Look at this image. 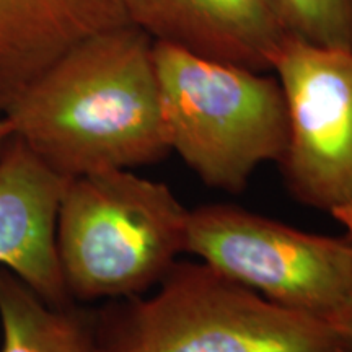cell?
I'll list each match as a JSON object with an SVG mask.
<instances>
[{
    "label": "cell",
    "instance_id": "cell-1",
    "mask_svg": "<svg viewBox=\"0 0 352 352\" xmlns=\"http://www.w3.org/2000/svg\"><path fill=\"white\" fill-rule=\"evenodd\" d=\"M2 116L16 139L67 179L152 165L170 153L153 39L132 23L65 52Z\"/></svg>",
    "mask_w": 352,
    "mask_h": 352
},
{
    "label": "cell",
    "instance_id": "cell-2",
    "mask_svg": "<svg viewBox=\"0 0 352 352\" xmlns=\"http://www.w3.org/2000/svg\"><path fill=\"white\" fill-rule=\"evenodd\" d=\"M157 287L94 311L95 352H352L338 329L202 261L176 263Z\"/></svg>",
    "mask_w": 352,
    "mask_h": 352
},
{
    "label": "cell",
    "instance_id": "cell-3",
    "mask_svg": "<svg viewBox=\"0 0 352 352\" xmlns=\"http://www.w3.org/2000/svg\"><path fill=\"white\" fill-rule=\"evenodd\" d=\"M189 210L164 183L109 168L70 178L56 248L74 303L111 302L157 287L186 253Z\"/></svg>",
    "mask_w": 352,
    "mask_h": 352
},
{
    "label": "cell",
    "instance_id": "cell-4",
    "mask_svg": "<svg viewBox=\"0 0 352 352\" xmlns=\"http://www.w3.org/2000/svg\"><path fill=\"white\" fill-rule=\"evenodd\" d=\"M170 152L209 188L243 191L264 162L284 155L287 108L276 77L153 41Z\"/></svg>",
    "mask_w": 352,
    "mask_h": 352
},
{
    "label": "cell",
    "instance_id": "cell-5",
    "mask_svg": "<svg viewBox=\"0 0 352 352\" xmlns=\"http://www.w3.org/2000/svg\"><path fill=\"white\" fill-rule=\"evenodd\" d=\"M186 253L276 305L329 324L349 341V236L315 235L236 206L209 204L189 210Z\"/></svg>",
    "mask_w": 352,
    "mask_h": 352
},
{
    "label": "cell",
    "instance_id": "cell-6",
    "mask_svg": "<svg viewBox=\"0 0 352 352\" xmlns=\"http://www.w3.org/2000/svg\"><path fill=\"white\" fill-rule=\"evenodd\" d=\"M272 72L289 135L279 166L302 204L328 214L352 240V50L289 36Z\"/></svg>",
    "mask_w": 352,
    "mask_h": 352
},
{
    "label": "cell",
    "instance_id": "cell-7",
    "mask_svg": "<svg viewBox=\"0 0 352 352\" xmlns=\"http://www.w3.org/2000/svg\"><path fill=\"white\" fill-rule=\"evenodd\" d=\"M129 21L155 43L204 59L272 72L290 34L272 0H124Z\"/></svg>",
    "mask_w": 352,
    "mask_h": 352
},
{
    "label": "cell",
    "instance_id": "cell-8",
    "mask_svg": "<svg viewBox=\"0 0 352 352\" xmlns=\"http://www.w3.org/2000/svg\"><path fill=\"white\" fill-rule=\"evenodd\" d=\"M67 182L15 135L0 153V267L54 307L74 305L56 248L57 212Z\"/></svg>",
    "mask_w": 352,
    "mask_h": 352
},
{
    "label": "cell",
    "instance_id": "cell-9",
    "mask_svg": "<svg viewBox=\"0 0 352 352\" xmlns=\"http://www.w3.org/2000/svg\"><path fill=\"white\" fill-rule=\"evenodd\" d=\"M129 23L124 0H0V116L65 52Z\"/></svg>",
    "mask_w": 352,
    "mask_h": 352
},
{
    "label": "cell",
    "instance_id": "cell-10",
    "mask_svg": "<svg viewBox=\"0 0 352 352\" xmlns=\"http://www.w3.org/2000/svg\"><path fill=\"white\" fill-rule=\"evenodd\" d=\"M0 352H95L94 311L44 302L0 267Z\"/></svg>",
    "mask_w": 352,
    "mask_h": 352
},
{
    "label": "cell",
    "instance_id": "cell-11",
    "mask_svg": "<svg viewBox=\"0 0 352 352\" xmlns=\"http://www.w3.org/2000/svg\"><path fill=\"white\" fill-rule=\"evenodd\" d=\"M290 36L352 50L351 0H272Z\"/></svg>",
    "mask_w": 352,
    "mask_h": 352
},
{
    "label": "cell",
    "instance_id": "cell-12",
    "mask_svg": "<svg viewBox=\"0 0 352 352\" xmlns=\"http://www.w3.org/2000/svg\"><path fill=\"white\" fill-rule=\"evenodd\" d=\"M12 138H13L12 124L8 122L6 116H0V153L3 152V148L7 147V144L10 142Z\"/></svg>",
    "mask_w": 352,
    "mask_h": 352
},
{
    "label": "cell",
    "instance_id": "cell-13",
    "mask_svg": "<svg viewBox=\"0 0 352 352\" xmlns=\"http://www.w3.org/2000/svg\"><path fill=\"white\" fill-rule=\"evenodd\" d=\"M347 336H349V341L352 344V318H351V324H349V333H347Z\"/></svg>",
    "mask_w": 352,
    "mask_h": 352
},
{
    "label": "cell",
    "instance_id": "cell-14",
    "mask_svg": "<svg viewBox=\"0 0 352 352\" xmlns=\"http://www.w3.org/2000/svg\"><path fill=\"white\" fill-rule=\"evenodd\" d=\"M351 2H352V0H351Z\"/></svg>",
    "mask_w": 352,
    "mask_h": 352
}]
</instances>
